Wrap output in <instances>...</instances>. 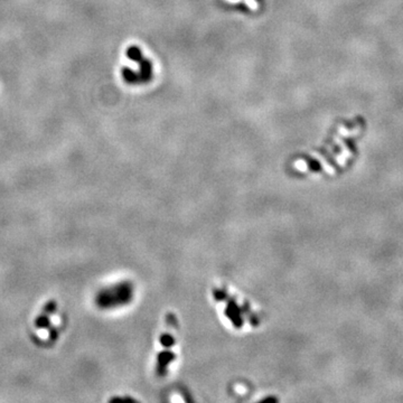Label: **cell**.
I'll list each match as a JSON object with an SVG mask.
<instances>
[{"mask_svg": "<svg viewBox=\"0 0 403 403\" xmlns=\"http://www.w3.org/2000/svg\"><path fill=\"white\" fill-rule=\"evenodd\" d=\"M246 6H248L251 10H257V8L259 7V3L255 1V0H243Z\"/></svg>", "mask_w": 403, "mask_h": 403, "instance_id": "6da1fadb", "label": "cell"}, {"mask_svg": "<svg viewBox=\"0 0 403 403\" xmlns=\"http://www.w3.org/2000/svg\"><path fill=\"white\" fill-rule=\"evenodd\" d=\"M228 3H239L242 0H226Z\"/></svg>", "mask_w": 403, "mask_h": 403, "instance_id": "7a4b0ae2", "label": "cell"}]
</instances>
